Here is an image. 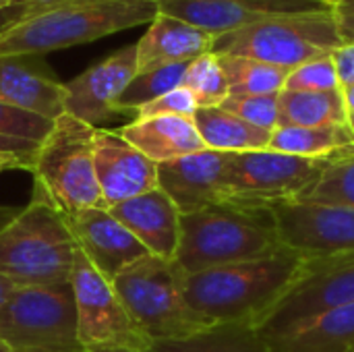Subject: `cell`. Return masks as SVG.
<instances>
[{"mask_svg":"<svg viewBox=\"0 0 354 352\" xmlns=\"http://www.w3.org/2000/svg\"><path fill=\"white\" fill-rule=\"evenodd\" d=\"M303 261L301 253L282 247L268 257L187 274V305L205 328L236 324L259 330L299 278Z\"/></svg>","mask_w":354,"mask_h":352,"instance_id":"cell-1","label":"cell"},{"mask_svg":"<svg viewBox=\"0 0 354 352\" xmlns=\"http://www.w3.org/2000/svg\"><path fill=\"white\" fill-rule=\"evenodd\" d=\"M156 0H29L0 33V56H44L149 25Z\"/></svg>","mask_w":354,"mask_h":352,"instance_id":"cell-2","label":"cell"},{"mask_svg":"<svg viewBox=\"0 0 354 352\" xmlns=\"http://www.w3.org/2000/svg\"><path fill=\"white\" fill-rule=\"evenodd\" d=\"M282 247L274 207L224 201L180 216L174 261L185 274H195L268 257Z\"/></svg>","mask_w":354,"mask_h":352,"instance_id":"cell-3","label":"cell"},{"mask_svg":"<svg viewBox=\"0 0 354 352\" xmlns=\"http://www.w3.org/2000/svg\"><path fill=\"white\" fill-rule=\"evenodd\" d=\"M75 239L64 216L35 195L0 230V274L21 286L71 282Z\"/></svg>","mask_w":354,"mask_h":352,"instance_id":"cell-4","label":"cell"},{"mask_svg":"<svg viewBox=\"0 0 354 352\" xmlns=\"http://www.w3.org/2000/svg\"><path fill=\"white\" fill-rule=\"evenodd\" d=\"M95 129L62 114L39 143L31 162L35 195L50 201L62 216L106 207L93 166Z\"/></svg>","mask_w":354,"mask_h":352,"instance_id":"cell-5","label":"cell"},{"mask_svg":"<svg viewBox=\"0 0 354 352\" xmlns=\"http://www.w3.org/2000/svg\"><path fill=\"white\" fill-rule=\"evenodd\" d=\"M185 276L174 259L145 255L112 280L122 307L149 342L178 340L205 330L187 305Z\"/></svg>","mask_w":354,"mask_h":352,"instance_id":"cell-6","label":"cell"},{"mask_svg":"<svg viewBox=\"0 0 354 352\" xmlns=\"http://www.w3.org/2000/svg\"><path fill=\"white\" fill-rule=\"evenodd\" d=\"M342 44L334 10L328 8L276 17L216 35L212 52L218 56H243L292 71L303 62L332 54Z\"/></svg>","mask_w":354,"mask_h":352,"instance_id":"cell-7","label":"cell"},{"mask_svg":"<svg viewBox=\"0 0 354 352\" xmlns=\"http://www.w3.org/2000/svg\"><path fill=\"white\" fill-rule=\"evenodd\" d=\"M0 342L8 351L83 352L71 282L17 288L0 307Z\"/></svg>","mask_w":354,"mask_h":352,"instance_id":"cell-8","label":"cell"},{"mask_svg":"<svg viewBox=\"0 0 354 352\" xmlns=\"http://www.w3.org/2000/svg\"><path fill=\"white\" fill-rule=\"evenodd\" d=\"M354 303V251L305 257L288 293L266 315L259 334L266 342L282 338L330 309Z\"/></svg>","mask_w":354,"mask_h":352,"instance_id":"cell-9","label":"cell"},{"mask_svg":"<svg viewBox=\"0 0 354 352\" xmlns=\"http://www.w3.org/2000/svg\"><path fill=\"white\" fill-rule=\"evenodd\" d=\"M326 158H299L272 149L228 154L226 201L270 205L297 201L317 180Z\"/></svg>","mask_w":354,"mask_h":352,"instance_id":"cell-10","label":"cell"},{"mask_svg":"<svg viewBox=\"0 0 354 352\" xmlns=\"http://www.w3.org/2000/svg\"><path fill=\"white\" fill-rule=\"evenodd\" d=\"M77 311V340L83 351L124 349L145 352L151 344L133 324L110 280L77 249L71 274Z\"/></svg>","mask_w":354,"mask_h":352,"instance_id":"cell-11","label":"cell"},{"mask_svg":"<svg viewBox=\"0 0 354 352\" xmlns=\"http://www.w3.org/2000/svg\"><path fill=\"white\" fill-rule=\"evenodd\" d=\"M284 247L303 257L354 251V207L288 201L274 207Z\"/></svg>","mask_w":354,"mask_h":352,"instance_id":"cell-12","label":"cell"},{"mask_svg":"<svg viewBox=\"0 0 354 352\" xmlns=\"http://www.w3.org/2000/svg\"><path fill=\"white\" fill-rule=\"evenodd\" d=\"M135 75L137 54L133 44L108 54L64 83V112L93 129H102L118 116L116 102Z\"/></svg>","mask_w":354,"mask_h":352,"instance_id":"cell-13","label":"cell"},{"mask_svg":"<svg viewBox=\"0 0 354 352\" xmlns=\"http://www.w3.org/2000/svg\"><path fill=\"white\" fill-rule=\"evenodd\" d=\"M158 12L212 35L230 33L268 19L328 10L324 0H156Z\"/></svg>","mask_w":354,"mask_h":352,"instance_id":"cell-14","label":"cell"},{"mask_svg":"<svg viewBox=\"0 0 354 352\" xmlns=\"http://www.w3.org/2000/svg\"><path fill=\"white\" fill-rule=\"evenodd\" d=\"M93 166L106 210L158 187V164L135 149L118 131L95 129Z\"/></svg>","mask_w":354,"mask_h":352,"instance_id":"cell-15","label":"cell"},{"mask_svg":"<svg viewBox=\"0 0 354 352\" xmlns=\"http://www.w3.org/2000/svg\"><path fill=\"white\" fill-rule=\"evenodd\" d=\"M64 220L77 249L110 282L129 266L149 255L131 230L106 207L83 210L79 214L64 216Z\"/></svg>","mask_w":354,"mask_h":352,"instance_id":"cell-16","label":"cell"},{"mask_svg":"<svg viewBox=\"0 0 354 352\" xmlns=\"http://www.w3.org/2000/svg\"><path fill=\"white\" fill-rule=\"evenodd\" d=\"M228 154L203 149L158 164V187L172 199L180 216L224 203Z\"/></svg>","mask_w":354,"mask_h":352,"instance_id":"cell-17","label":"cell"},{"mask_svg":"<svg viewBox=\"0 0 354 352\" xmlns=\"http://www.w3.org/2000/svg\"><path fill=\"white\" fill-rule=\"evenodd\" d=\"M0 102L56 120L64 114V83L41 56H0Z\"/></svg>","mask_w":354,"mask_h":352,"instance_id":"cell-18","label":"cell"},{"mask_svg":"<svg viewBox=\"0 0 354 352\" xmlns=\"http://www.w3.org/2000/svg\"><path fill=\"white\" fill-rule=\"evenodd\" d=\"M108 212L131 230L149 255L160 259L176 257L180 243V212L160 187L108 207Z\"/></svg>","mask_w":354,"mask_h":352,"instance_id":"cell-19","label":"cell"},{"mask_svg":"<svg viewBox=\"0 0 354 352\" xmlns=\"http://www.w3.org/2000/svg\"><path fill=\"white\" fill-rule=\"evenodd\" d=\"M216 35L185 21L158 12L135 44L137 73L153 71L166 64L191 62L214 48Z\"/></svg>","mask_w":354,"mask_h":352,"instance_id":"cell-20","label":"cell"},{"mask_svg":"<svg viewBox=\"0 0 354 352\" xmlns=\"http://www.w3.org/2000/svg\"><path fill=\"white\" fill-rule=\"evenodd\" d=\"M135 149L156 164L203 151L205 145L193 118L185 116H151L133 118L116 129Z\"/></svg>","mask_w":354,"mask_h":352,"instance_id":"cell-21","label":"cell"},{"mask_svg":"<svg viewBox=\"0 0 354 352\" xmlns=\"http://www.w3.org/2000/svg\"><path fill=\"white\" fill-rule=\"evenodd\" d=\"M268 346L270 352H354V303L311 317Z\"/></svg>","mask_w":354,"mask_h":352,"instance_id":"cell-22","label":"cell"},{"mask_svg":"<svg viewBox=\"0 0 354 352\" xmlns=\"http://www.w3.org/2000/svg\"><path fill=\"white\" fill-rule=\"evenodd\" d=\"M193 122L205 149L243 154L270 147L272 131L257 129L224 108H199L193 116Z\"/></svg>","mask_w":354,"mask_h":352,"instance_id":"cell-23","label":"cell"},{"mask_svg":"<svg viewBox=\"0 0 354 352\" xmlns=\"http://www.w3.org/2000/svg\"><path fill=\"white\" fill-rule=\"evenodd\" d=\"M280 127H340L348 124L342 89L280 91Z\"/></svg>","mask_w":354,"mask_h":352,"instance_id":"cell-24","label":"cell"},{"mask_svg":"<svg viewBox=\"0 0 354 352\" xmlns=\"http://www.w3.org/2000/svg\"><path fill=\"white\" fill-rule=\"evenodd\" d=\"M145 352H270V346L257 328L228 324L178 340L151 342Z\"/></svg>","mask_w":354,"mask_h":352,"instance_id":"cell-25","label":"cell"},{"mask_svg":"<svg viewBox=\"0 0 354 352\" xmlns=\"http://www.w3.org/2000/svg\"><path fill=\"white\" fill-rule=\"evenodd\" d=\"M354 145L353 129L340 127H278L272 133L270 147L278 154L299 158H328L334 151Z\"/></svg>","mask_w":354,"mask_h":352,"instance_id":"cell-26","label":"cell"},{"mask_svg":"<svg viewBox=\"0 0 354 352\" xmlns=\"http://www.w3.org/2000/svg\"><path fill=\"white\" fill-rule=\"evenodd\" d=\"M297 201L354 207V145L328 156L317 180Z\"/></svg>","mask_w":354,"mask_h":352,"instance_id":"cell-27","label":"cell"},{"mask_svg":"<svg viewBox=\"0 0 354 352\" xmlns=\"http://www.w3.org/2000/svg\"><path fill=\"white\" fill-rule=\"evenodd\" d=\"M218 56V54H216ZM224 68L230 95H274L284 89L288 71L243 58V56H218Z\"/></svg>","mask_w":354,"mask_h":352,"instance_id":"cell-28","label":"cell"},{"mask_svg":"<svg viewBox=\"0 0 354 352\" xmlns=\"http://www.w3.org/2000/svg\"><path fill=\"white\" fill-rule=\"evenodd\" d=\"M187 64L189 62L166 64V66H160L153 71L137 73L116 102L118 114H135L141 106H145V104L158 100L160 95L180 87L183 79H185Z\"/></svg>","mask_w":354,"mask_h":352,"instance_id":"cell-29","label":"cell"},{"mask_svg":"<svg viewBox=\"0 0 354 352\" xmlns=\"http://www.w3.org/2000/svg\"><path fill=\"white\" fill-rule=\"evenodd\" d=\"M183 87L191 91L197 108H220L230 95L224 68L214 52H207L187 64Z\"/></svg>","mask_w":354,"mask_h":352,"instance_id":"cell-30","label":"cell"},{"mask_svg":"<svg viewBox=\"0 0 354 352\" xmlns=\"http://www.w3.org/2000/svg\"><path fill=\"white\" fill-rule=\"evenodd\" d=\"M278 95H228L226 102L220 106L234 116L243 118L245 122L263 129V131H276L280 127V104Z\"/></svg>","mask_w":354,"mask_h":352,"instance_id":"cell-31","label":"cell"},{"mask_svg":"<svg viewBox=\"0 0 354 352\" xmlns=\"http://www.w3.org/2000/svg\"><path fill=\"white\" fill-rule=\"evenodd\" d=\"M284 89L286 91H338L340 81L332 54L313 58L288 71Z\"/></svg>","mask_w":354,"mask_h":352,"instance_id":"cell-32","label":"cell"},{"mask_svg":"<svg viewBox=\"0 0 354 352\" xmlns=\"http://www.w3.org/2000/svg\"><path fill=\"white\" fill-rule=\"evenodd\" d=\"M52 124H54V120L41 118L37 114L25 112V110L12 108V106L0 102V135H4V137L41 143L48 137Z\"/></svg>","mask_w":354,"mask_h":352,"instance_id":"cell-33","label":"cell"},{"mask_svg":"<svg viewBox=\"0 0 354 352\" xmlns=\"http://www.w3.org/2000/svg\"><path fill=\"white\" fill-rule=\"evenodd\" d=\"M197 102L191 95V91L187 87H176L164 95H160L158 100L141 106L135 112V118H151V116H185V118H193L197 112Z\"/></svg>","mask_w":354,"mask_h":352,"instance_id":"cell-34","label":"cell"},{"mask_svg":"<svg viewBox=\"0 0 354 352\" xmlns=\"http://www.w3.org/2000/svg\"><path fill=\"white\" fill-rule=\"evenodd\" d=\"M332 60L338 73L340 89H348L354 85V41H344L340 48L332 52Z\"/></svg>","mask_w":354,"mask_h":352,"instance_id":"cell-35","label":"cell"},{"mask_svg":"<svg viewBox=\"0 0 354 352\" xmlns=\"http://www.w3.org/2000/svg\"><path fill=\"white\" fill-rule=\"evenodd\" d=\"M37 149H39V143H35V141L0 135V156L21 158L29 164V170H31V162H33V156L37 154Z\"/></svg>","mask_w":354,"mask_h":352,"instance_id":"cell-36","label":"cell"},{"mask_svg":"<svg viewBox=\"0 0 354 352\" xmlns=\"http://www.w3.org/2000/svg\"><path fill=\"white\" fill-rule=\"evenodd\" d=\"M342 41H354V0H340L332 6Z\"/></svg>","mask_w":354,"mask_h":352,"instance_id":"cell-37","label":"cell"},{"mask_svg":"<svg viewBox=\"0 0 354 352\" xmlns=\"http://www.w3.org/2000/svg\"><path fill=\"white\" fill-rule=\"evenodd\" d=\"M27 4H29V2H19V4H10V6H6V8L0 10V33H2L15 19H19V17L25 12Z\"/></svg>","mask_w":354,"mask_h":352,"instance_id":"cell-38","label":"cell"},{"mask_svg":"<svg viewBox=\"0 0 354 352\" xmlns=\"http://www.w3.org/2000/svg\"><path fill=\"white\" fill-rule=\"evenodd\" d=\"M6 170H29V164L21 158L0 156V172H6Z\"/></svg>","mask_w":354,"mask_h":352,"instance_id":"cell-39","label":"cell"},{"mask_svg":"<svg viewBox=\"0 0 354 352\" xmlns=\"http://www.w3.org/2000/svg\"><path fill=\"white\" fill-rule=\"evenodd\" d=\"M17 288H19V286H17L12 280H8L6 276H2V274H0V307L10 299V295H12Z\"/></svg>","mask_w":354,"mask_h":352,"instance_id":"cell-40","label":"cell"},{"mask_svg":"<svg viewBox=\"0 0 354 352\" xmlns=\"http://www.w3.org/2000/svg\"><path fill=\"white\" fill-rule=\"evenodd\" d=\"M342 95H344V106L348 114V127H354V85L348 89H342Z\"/></svg>","mask_w":354,"mask_h":352,"instance_id":"cell-41","label":"cell"},{"mask_svg":"<svg viewBox=\"0 0 354 352\" xmlns=\"http://www.w3.org/2000/svg\"><path fill=\"white\" fill-rule=\"evenodd\" d=\"M21 207H12V205H0V230L19 214Z\"/></svg>","mask_w":354,"mask_h":352,"instance_id":"cell-42","label":"cell"},{"mask_svg":"<svg viewBox=\"0 0 354 352\" xmlns=\"http://www.w3.org/2000/svg\"><path fill=\"white\" fill-rule=\"evenodd\" d=\"M83 352H135V351H124V349H93V351H83Z\"/></svg>","mask_w":354,"mask_h":352,"instance_id":"cell-43","label":"cell"},{"mask_svg":"<svg viewBox=\"0 0 354 352\" xmlns=\"http://www.w3.org/2000/svg\"><path fill=\"white\" fill-rule=\"evenodd\" d=\"M6 6H10V0H0V10L6 8Z\"/></svg>","mask_w":354,"mask_h":352,"instance_id":"cell-44","label":"cell"},{"mask_svg":"<svg viewBox=\"0 0 354 352\" xmlns=\"http://www.w3.org/2000/svg\"><path fill=\"white\" fill-rule=\"evenodd\" d=\"M324 2H326V4H328V6H334V4H338V2H340V0H324Z\"/></svg>","mask_w":354,"mask_h":352,"instance_id":"cell-45","label":"cell"},{"mask_svg":"<svg viewBox=\"0 0 354 352\" xmlns=\"http://www.w3.org/2000/svg\"><path fill=\"white\" fill-rule=\"evenodd\" d=\"M19 2H29V0H10V4H19Z\"/></svg>","mask_w":354,"mask_h":352,"instance_id":"cell-46","label":"cell"},{"mask_svg":"<svg viewBox=\"0 0 354 352\" xmlns=\"http://www.w3.org/2000/svg\"><path fill=\"white\" fill-rule=\"evenodd\" d=\"M0 352H8V349H6V346H4L2 342H0Z\"/></svg>","mask_w":354,"mask_h":352,"instance_id":"cell-47","label":"cell"},{"mask_svg":"<svg viewBox=\"0 0 354 352\" xmlns=\"http://www.w3.org/2000/svg\"><path fill=\"white\" fill-rule=\"evenodd\" d=\"M8 352H37V351H8Z\"/></svg>","mask_w":354,"mask_h":352,"instance_id":"cell-48","label":"cell"},{"mask_svg":"<svg viewBox=\"0 0 354 352\" xmlns=\"http://www.w3.org/2000/svg\"><path fill=\"white\" fill-rule=\"evenodd\" d=\"M351 129H353V135H354V127H351Z\"/></svg>","mask_w":354,"mask_h":352,"instance_id":"cell-49","label":"cell"}]
</instances>
